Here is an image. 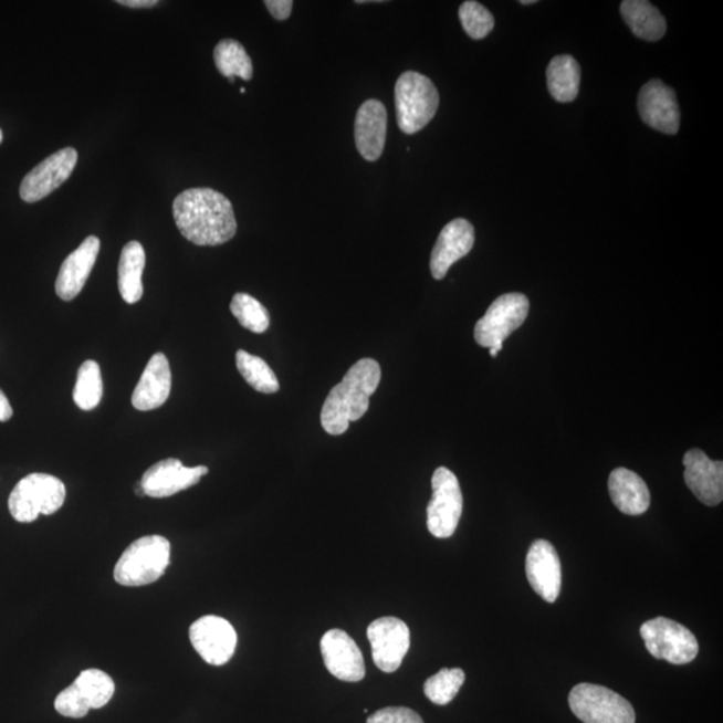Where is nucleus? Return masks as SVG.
<instances>
[{
	"instance_id": "1",
	"label": "nucleus",
	"mask_w": 723,
	"mask_h": 723,
	"mask_svg": "<svg viewBox=\"0 0 723 723\" xmlns=\"http://www.w3.org/2000/svg\"><path fill=\"white\" fill-rule=\"evenodd\" d=\"M174 216L182 237L196 245H220L238 231L231 201L211 188L184 190L174 201Z\"/></svg>"
},
{
	"instance_id": "2",
	"label": "nucleus",
	"mask_w": 723,
	"mask_h": 723,
	"mask_svg": "<svg viewBox=\"0 0 723 723\" xmlns=\"http://www.w3.org/2000/svg\"><path fill=\"white\" fill-rule=\"evenodd\" d=\"M380 374L377 360L360 359L350 367L342 383L328 392L321 413L322 427L328 434L346 433L350 422L358 421L366 415L370 397L380 383Z\"/></svg>"
},
{
	"instance_id": "3",
	"label": "nucleus",
	"mask_w": 723,
	"mask_h": 723,
	"mask_svg": "<svg viewBox=\"0 0 723 723\" xmlns=\"http://www.w3.org/2000/svg\"><path fill=\"white\" fill-rule=\"evenodd\" d=\"M170 564V543L160 535L144 536L133 542L120 555L114 579L120 586L143 587L157 581Z\"/></svg>"
},
{
	"instance_id": "4",
	"label": "nucleus",
	"mask_w": 723,
	"mask_h": 723,
	"mask_svg": "<svg viewBox=\"0 0 723 723\" xmlns=\"http://www.w3.org/2000/svg\"><path fill=\"white\" fill-rule=\"evenodd\" d=\"M395 94L397 123L405 135L422 130L439 111V91L427 75L404 73L397 81Z\"/></svg>"
},
{
	"instance_id": "5",
	"label": "nucleus",
	"mask_w": 723,
	"mask_h": 723,
	"mask_svg": "<svg viewBox=\"0 0 723 723\" xmlns=\"http://www.w3.org/2000/svg\"><path fill=\"white\" fill-rule=\"evenodd\" d=\"M66 499V486L52 474L33 473L18 482L9 497V511L19 523L54 515Z\"/></svg>"
},
{
	"instance_id": "6",
	"label": "nucleus",
	"mask_w": 723,
	"mask_h": 723,
	"mask_svg": "<svg viewBox=\"0 0 723 723\" xmlns=\"http://www.w3.org/2000/svg\"><path fill=\"white\" fill-rule=\"evenodd\" d=\"M530 313V301L523 294H504L494 301L474 327V339L490 348L491 357H497L504 340L523 325Z\"/></svg>"
},
{
	"instance_id": "7",
	"label": "nucleus",
	"mask_w": 723,
	"mask_h": 723,
	"mask_svg": "<svg viewBox=\"0 0 723 723\" xmlns=\"http://www.w3.org/2000/svg\"><path fill=\"white\" fill-rule=\"evenodd\" d=\"M573 713L585 723H636L631 703L599 684L579 683L568 696Z\"/></svg>"
},
{
	"instance_id": "8",
	"label": "nucleus",
	"mask_w": 723,
	"mask_h": 723,
	"mask_svg": "<svg viewBox=\"0 0 723 723\" xmlns=\"http://www.w3.org/2000/svg\"><path fill=\"white\" fill-rule=\"evenodd\" d=\"M640 637L652 657L672 664L693 662L700 651V645L688 627L664 617L647 620L640 627Z\"/></svg>"
},
{
	"instance_id": "9",
	"label": "nucleus",
	"mask_w": 723,
	"mask_h": 723,
	"mask_svg": "<svg viewBox=\"0 0 723 723\" xmlns=\"http://www.w3.org/2000/svg\"><path fill=\"white\" fill-rule=\"evenodd\" d=\"M114 691L116 684L105 671L88 669L55 698V710L67 719H84L88 710L107 705Z\"/></svg>"
},
{
	"instance_id": "10",
	"label": "nucleus",
	"mask_w": 723,
	"mask_h": 723,
	"mask_svg": "<svg viewBox=\"0 0 723 723\" xmlns=\"http://www.w3.org/2000/svg\"><path fill=\"white\" fill-rule=\"evenodd\" d=\"M433 496L428 505V530L439 538L453 536L462 515V493L459 479L448 468H439L431 479Z\"/></svg>"
},
{
	"instance_id": "11",
	"label": "nucleus",
	"mask_w": 723,
	"mask_h": 723,
	"mask_svg": "<svg viewBox=\"0 0 723 723\" xmlns=\"http://www.w3.org/2000/svg\"><path fill=\"white\" fill-rule=\"evenodd\" d=\"M189 638L199 656L212 666H223L230 661L238 645L233 626L216 615L196 620L190 626Z\"/></svg>"
},
{
	"instance_id": "12",
	"label": "nucleus",
	"mask_w": 723,
	"mask_h": 723,
	"mask_svg": "<svg viewBox=\"0 0 723 723\" xmlns=\"http://www.w3.org/2000/svg\"><path fill=\"white\" fill-rule=\"evenodd\" d=\"M374 663L384 672H395L402 664L410 647L408 625L398 618H379L367 629Z\"/></svg>"
},
{
	"instance_id": "13",
	"label": "nucleus",
	"mask_w": 723,
	"mask_h": 723,
	"mask_svg": "<svg viewBox=\"0 0 723 723\" xmlns=\"http://www.w3.org/2000/svg\"><path fill=\"white\" fill-rule=\"evenodd\" d=\"M77 161L78 154L74 148H65L49 156L24 177L19 188L21 199L36 202L46 198L69 179Z\"/></svg>"
},
{
	"instance_id": "14",
	"label": "nucleus",
	"mask_w": 723,
	"mask_h": 723,
	"mask_svg": "<svg viewBox=\"0 0 723 723\" xmlns=\"http://www.w3.org/2000/svg\"><path fill=\"white\" fill-rule=\"evenodd\" d=\"M638 109L640 118L650 128L666 135H677L680 130L681 112L675 92L662 81L651 80L640 88Z\"/></svg>"
},
{
	"instance_id": "15",
	"label": "nucleus",
	"mask_w": 723,
	"mask_h": 723,
	"mask_svg": "<svg viewBox=\"0 0 723 723\" xmlns=\"http://www.w3.org/2000/svg\"><path fill=\"white\" fill-rule=\"evenodd\" d=\"M525 570L532 589L543 600L555 602L559 598L562 564L554 545L543 538L532 543L526 555Z\"/></svg>"
},
{
	"instance_id": "16",
	"label": "nucleus",
	"mask_w": 723,
	"mask_h": 723,
	"mask_svg": "<svg viewBox=\"0 0 723 723\" xmlns=\"http://www.w3.org/2000/svg\"><path fill=\"white\" fill-rule=\"evenodd\" d=\"M323 661L335 678L359 682L366 674L364 656L354 639L342 630H329L321 640Z\"/></svg>"
},
{
	"instance_id": "17",
	"label": "nucleus",
	"mask_w": 723,
	"mask_h": 723,
	"mask_svg": "<svg viewBox=\"0 0 723 723\" xmlns=\"http://www.w3.org/2000/svg\"><path fill=\"white\" fill-rule=\"evenodd\" d=\"M208 472L207 467L187 468L180 460L168 459L150 467L139 482L145 496L165 499L199 484L202 475Z\"/></svg>"
},
{
	"instance_id": "18",
	"label": "nucleus",
	"mask_w": 723,
	"mask_h": 723,
	"mask_svg": "<svg viewBox=\"0 0 723 723\" xmlns=\"http://www.w3.org/2000/svg\"><path fill=\"white\" fill-rule=\"evenodd\" d=\"M684 482L701 503L715 506L723 500V462L710 460L701 449L683 457Z\"/></svg>"
},
{
	"instance_id": "19",
	"label": "nucleus",
	"mask_w": 723,
	"mask_h": 723,
	"mask_svg": "<svg viewBox=\"0 0 723 723\" xmlns=\"http://www.w3.org/2000/svg\"><path fill=\"white\" fill-rule=\"evenodd\" d=\"M474 245V228L465 219L450 221L440 233L430 258V271L437 281L446 277L455 262L468 255Z\"/></svg>"
},
{
	"instance_id": "20",
	"label": "nucleus",
	"mask_w": 723,
	"mask_h": 723,
	"mask_svg": "<svg viewBox=\"0 0 723 723\" xmlns=\"http://www.w3.org/2000/svg\"><path fill=\"white\" fill-rule=\"evenodd\" d=\"M388 129V113L378 99H367L355 117V145L367 161H377L383 155Z\"/></svg>"
},
{
	"instance_id": "21",
	"label": "nucleus",
	"mask_w": 723,
	"mask_h": 723,
	"mask_svg": "<svg viewBox=\"0 0 723 723\" xmlns=\"http://www.w3.org/2000/svg\"><path fill=\"white\" fill-rule=\"evenodd\" d=\"M101 241L98 238L88 237L77 250L70 253L62 263L59 277H56L55 291L62 301H73L84 290L88 276L98 258Z\"/></svg>"
},
{
	"instance_id": "22",
	"label": "nucleus",
	"mask_w": 723,
	"mask_h": 723,
	"mask_svg": "<svg viewBox=\"0 0 723 723\" xmlns=\"http://www.w3.org/2000/svg\"><path fill=\"white\" fill-rule=\"evenodd\" d=\"M172 389V373L169 360L163 353H157L148 362L132 396V405L139 411L160 408Z\"/></svg>"
},
{
	"instance_id": "23",
	"label": "nucleus",
	"mask_w": 723,
	"mask_h": 723,
	"mask_svg": "<svg viewBox=\"0 0 723 723\" xmlns=\"http://www.w3.org/2000/svg\"><path fill=\"white\" fill-rule=\"evenodd\" d=\"M612 503L625 515L639 516L650 509L651 496L640 475L626 468H617L608 479Z\"/></svg>"
},
{
	"instance_id": "24",
	"label": "nucleus",
	"mask_w": 723,
	"mask_h": 723,
	"mask_svg": "<svg viewBox=\"0 0 723 723\" xmlns=\"http://www.w3.org/2000/svg\"><path fill=\"white\" fill-rule=\"evenodd\" d=\"M145 263L147 255L142 243L129 241L120 252L118 264V289L126 303L135 304L143 297Z\"/></svg>"
},
{
	"instance_id": "25",
	"label": "nucleus",
	"mask_w": 723,
	"mask_h": 723,
	"mask_svg": "<svg viewBox=\"0 0 723 723\" xmlns=\"http://www.w3.org/2000/svg\"><path fill=\"white\" fill-rule=\"evenodd\" d=\"M620 12L632 33L645 41L662 40L668 31L661 11L646 0H625L620 4Z\"/></svg>"
},
{
	"instance_id": "26",
	"label": "nucleus",
	"mask_w": 723,
	"mask_h": 723,
	"mask_svg": "<svg viewBox=\"0 0 723 723\" xmlns=\"http://www.w3.org/2000/svg\"><path fill=\"white\" fill-rule=\"evenodd\" d=\"M547 84L557 103H573L579 94L580 66L570 55L555 56L547 69Z\"/></svg>"
},
{
	"instance_id": "27",
	"label": "nucleus",
	"mask_w": 723,
	"mask_h": 723,
	"mask_svg": "<svg viewBox=\"0 0 723 723\" xmlns=\"http://www.w3.org/2000/svg\"><path fill=\"white\" fill-rule=\"evenodd\" d=\"M214 65L224 77L250 81L253 75L252 60L243 44L234 40H223L213 52Z\"/></svg>"
},
{
	"instance_id": "28",
	"label": "nucleus",
	"mask_w": 723,
	"mask_h": 723,
	"mask_svg": "<svg viewBox=\"0 0 723 723\" xmlns=\"http://www.w3.org/2000/svg\"><path fill=\"white\" fill-rule=\"evenodd\" d=\"M103 395L104 384L101 367L95 360H86L78 370L77 383H75L73 391L74 402L82 410H93L99 405Z\"/></svg>"
},
{
	"instance_id": "29",
	"label": "nucleus",
	"mask_w": 723,
	"mask_h": 723,
	"mask_svg": "<svg viewBox=\"0 0 723 723\" xmlns=\"http://www.w3.org/2000/svg\"><path fill=\"white\" fill-rule=\"evenodd\" d=\"M237 366L241 377L256 391L263 392V395H274V392L279 391V380L275 373L262 358L239 350L237 353Z\"/></svg>"
},
{
	"instance_id": "30",
	"label": "nucleus",
	"mask_w": 723,
	"mask_h": 723,
	"mask_svg": "<svg viewBox=\"0 0 723 723\" xmlns=\"http://www.w3.org/2000/svg\"><path fill=\"white\" fill-rule=\"evenodd\" d=\"M464 682L465 672L461 669H442L425 682V695L436 705L446 706L459 694Z\"/></svg>"
},
{
	"instance_id": "31",
	"label": "nucleus",
	"mask_w": 723,
	"mask_h": 723,
	"mask_svg": "<svg viewBox=\"0 0 723 723\" xmlns=\"http://www.w3.org/2000/svg\"><path fill=\"white\" fill-rule=\"evenodd\" d=\"M231 313L241 326L252 333L262 334L270 327L268 308L249 294H237L231 302Z\"/></svg>"
},
{
	"instance_id": "32",
	"label": "nucleus",
	"mask_w": 723,
	"mask_h": 723,
	"mask_svg": "<svg viewBox=\"0 0 723 723\" xmlns=\"http://www.w3.org/2000/svg\"><path fill=\"white\" fill-rule=\"evenodd\" d=\"M459 17L462 28L472 40H484L494 28V18L491 11L474 0H468L461 4Z\"/></svg>"
},
{
	"instance_id": "33",
	"label": "nucleus",
	"mask_w": 723,
	"mask_h": 723,
	"mask_svg": "<svg viewBox=\"0 0 723 723\" xmlns=\"http://www.w3.org/2000/svg\"><path fill=\"white\" fill-rule=\"evenodd\" d=\"M367 723H423L420 714L409 708H385L367 719Z\"/></svg>"
},
{
	"instance_id": "34",
	"label": "nucleus",
	"mask_w": 723,
	"mask_h": 723,
	"mask_svg": "<svg viewBox=\"0 0 723 723\" xmlns=\"http://www.w3.org/2000/svg\"><path fill=\"white\" fill-rule=\"evenodd\" d=\"M264 4L277 21L289 19L294 8L293 0H268Z\"/></svg>"
},
{
	"instance_id": "35",
	"label": "nucleus",
	"mask_w": 723,
	"mask_h": 723,
	"mask_svg": "<svg viewBox=\"0 0 723 723\" xmlns=\"http://www.w3.org/2000/svg\"><path fill=\"white\" fill-rule=\"evenodd\" d=\"M12 413H14V411H12L9 398L4 396L2 390H0V422H8L12 417Z\"/></svg>"
},
{
	"instance_id": "36",
	"label": "nucleus",
	"mask_w": 723,
	"mask_h": 723,
	"mask_svg": "<svg viewBox=\"0 0 723 723\" xmlns=\"http://www.w3.org/2000/svg\"><path fill=\"white\" fill-rule=\"evenodd\" d=\"M117 3L132 9H150L158 4L157 0H119Z\"/></svg>"
},
{
	"instance_id": "37",
	"label": "nucleus",
	"mask_w": 723,
	"mask_h": 723,
	"mask_svg": "<svg viewBox=\"0 0 723 723\" xmlns=\"http://www.w3.org/2000/svg\"><path fill=\"white\" fill-rule=\"evenodd\" d=\"M136 493L138 494L139 497L145 496L144 488L142 485V482H138L136 485Z\"/></svg>"
},
{
	"instance_id": "38",
	"label": "nucleus",
	"mask_w": 723,
	"mask_h": 723,
	"mask_svg": "<svg viewBox=\"0 0 723 723\" xmlns=\"http://www.w3.org/2000/svg\"><path fill=\"white\" fill-rule=\"evenodd\" d=\"M522 4H535L536 0H523V2H520Z\"/></svg>"
},
{
	"instance_id": "39",
	"label": "nucleus",
	"mask_w": 723,
	"mask_h": 723,
	"mask_svg": "<svg viewBox=\"0 0 723 723\" xmlns=\"http://www.w3.org/2000/svg\"><path fill=\"white\" fill-rule=\"evenodd\" d=\"M2 142H3V132L2 129H0V144H2Z\"/></svg>"
}]
</instances>
